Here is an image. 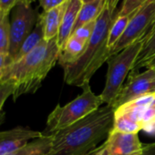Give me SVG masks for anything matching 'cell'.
Here are the masks:
<instances>
[{
  "mask_svg": "<svg viewBox=\"0 0 155 155\" xmlns=\"http://www.w3.org/2000/svg\"><path fill=\"white\" fill-rule=\"evenodd\" d=\"M114 109L106 105L52 134L47 155H85L107 139L113 129Z\"/></svg>",
  "mask_w": 155,
  "mask_h": 155,
  "instance_id": "cell-1",
  "label": "cell"
},
{
  "mask_svg": "<svg viewBox=\"0 0 155 155\" xmlns=\"http://www.w3.org/2000/svg\"><path fill=\"white\" fill-rule=\"evenodd\" d=\"M59 52L57 38L43 40L28 54L12 62L7 68L0 82L10 81L15 85L12 95L14 101L24 94L35 93L58 61Z\"/></svg>",
  "mask_w": 155,
  "mask_h": 155,
  "instance_id": "cell-2",
  "label": "cell"
},
{
  "mask_svg": "<svg viewBox=\"0 0 155 155\" xmlns=\"http://www.w3.org/2000/svg\"><path fill=\"white\" fill-rule=\"evenodd\" d=\"M117 16L104 8L96 21L94 31L83 55L76 63L63 68L64 81L67 84L81 87L85 82L90 81L95 72L110 58L109 32Z\"/></svg>",
  "mask_w": 155,
  "mask_h": 155,
  "instance_id": "cell-3",
  "label": "cell"
},
{
  "mask_svg": "<svg viewBox=\"0 0 155 155\" xmlns=\"http://www.w3.org/2000/svg\"><path fill=\"white\" fill-rule=\"evenodd\" d=\"M82 93L65 106L58 105L48 115L47 128L44 134H53L54 132L67 128L86 116L100 109L103 103L101 96H97L91 89L90 81L82 86Z\"/></svg>",
  "mask_w": 155,
  "mask_h": 155,
  "instance_id": "cell-4",
  "label": "cell"
},
{
  "mask_svg": "<svg viewBox=\"0 0 155 155\" xmlns=\"http://www.w3.org/2000/svg\"><path fill=\"white\" fill-rule=\"evenodd\" d=\"M152 30L145 38L134 42L118 54L111 56L107 60L108 71L106 85L100 95L103 103H107V105H111L113 103L117 95L123 87L126 76L131 71L140 51Z\"/></svg>",
  "mask_w": 155,
  "mask_h": 155,
  "instance_id": "cell-5",
  "label": "cell"
},
{
  "mask_svg": "<svg viewBox=\"0 0 155 155\" xmlns=\"http://www.w3.org/2000/svg\"><path fill=\"white\" fill-rule=\"evenodd\" d=\"M155 27V0H150L134 13L121 38L110 50V57L145 38Z\"/></svg>",
  "mask_w": 155,
  "mask_h": 155,
  "instance_id": "cell-6",
  "label": "cell"
},
{
  "mask_svg": "<svg viewBox=\"0 0 155 155\" xmlns=\"http://www.w3.org/2000/svg\"><path fill=\"white\" fill-rule=\"evenodd\" d=\"M39 15L31 6H17L10 18V46L8 56L11 63L17 56L21 45L35 28Z\"/></svg>",
  "mask_w": 155,
  "mask_h": 155,
  "instance_id": "cell-7",
  "label": "cell"
},
{
  "mask_svg": "<svg viewBox=\"0 0 155 155\" xmlns=\"http://www.w3.org/2000/svg\"><path fill=\"white\" fill-rule=\"evenodd\" d=\"M153 98L154 95H148L116 109L112 130L124 133H138L143 130V117Z\"/></svg>",
  "mask_w": 155,
  "mask_h": 155,
  "instance_id": "cell-8",
  "label": "cell"
},
{
  "mask_svg": "<svg viewBox=\"0 0 155 155\" xmlns=\"http://www.w3.org/2000/svg\"><path fill=\"white\" fill-rule=\"evenodd\" d=\"M154 89L155 68H147V70L142 73L130 75L129 81L123 85L110 106L115 110L119 107L128 102L136 101L148 95H152Z\"/></svg>",
  "mask_w": 155,
  "mask_h": 155,
  "instance_id": "cell-9",
  "label": "cell"
},
{
  "mask_svg": "<svg viewBox=\"0 0 155 155\" xmlns=\"http://www.w3.org/2000/svg\"><path fill=\"white\" fill-rule=\"evenodd\" d=\"M110 155H140L144 149L138 133L111 130L105 140Z\"/></svg>",
  "mask_w": 155,
  "mask_h": 155,
  "instance_id": "cell-10",
  "label": "cell"
},
{
  "mask_svg": "<svg viewBox=\"0 0 155 155\" xmlns=\"http://www.w3.org/2000/svg\"><path fill=\"white\" fill-rule=\"evenodd\" d=\"M43 135V132L22 126L0 131V155H7L27 145L29 140H36Z\"/></svg>",
  "mask_w": 155,
  "mask_h": 155,
  "instance_id": "cell-11",
  "label": "cell"
},
{
  "mask_svg": "<svg viewBox=\"0 0 155 155\" xmlns=\"http://www.w3.org/2000/svg\"><path fill=\"white\" fill-rule=\"evenodd\" d=\"M83 3L81 0H68L66 10L64 12L59 31L57 37L58 46L60 50L63 49V48L65 47L73 33L78 15H79Z\"/></svg>",
  "mask_w": 155,
  "mask_h": 155,
  "instance_id": "cell-12",
  "label": "cell"
},
{
  "mask_svg": "<svg viewBox=\"0 0 155 155\" xmlns=\"http://www.w3.org/2000/svg\"><path fill=\"white\" fill-rule=\"evenodd\" d=\"M66 7L67 3L49 11L43 12L42 14H40L39 19L43 26L44 40L49 41L51 39L57 38L64 16V12L66 10Z\"/></svg>",
  "mask_w": 155,
  "mask_h": 155,
  "instance_id": "cell-13",
  "label": "cell"
},
{
  "mask_svg": "<svg viewBox=\"0 0 155 155\" xmlns=\"http://www.w3.org/2000/svg\"><path fill=\"white\" fill-rule=\"evenodd\" d=\"M87 44V42L78 39L74 37H70L63 49L59 52L58 62L60 66L64 68L65 67L76 63L83 55Z\"/></svg>",
  "mask_w": 155,
  "mask_h": 155,
  "instance_id": "cell-14",
  "label": "cell"
},
{
  "mask_svg": "<svg viewBox=\"0 0 155 155\" xmlns=\"http://www.w3.org/2000/svg\"><path fill=\"white\" fill-rule=\"evenodd\" d=\"M104 8L105 0H95V1L83 4L80 10L79 15H78V18L74 26L73 32L90 22L96 21L98 18L101 16Z\"/></svg>",
  "mask_w": 155,
  "mask_h": 155,
  "instance_id": "cell-15",
  "label": "cell"
},
{
  "mask_svg": "<svg viewBox=\"0 0 155 155\" xmlns=\"http://www.w3.org/2000/svg\"><path fill=\"white\" fill-rule=\"evenodd\" d=\"M52 144V134H44L42 137L31 140L24 147L7 155H47Z\"/></svg>",
  "mask_w": 155,
  "mask_h": 155,
  "instance_id": "cell-16",
  "label": "cell"
},
{
  "mask_svg": "<svg viewBox=\"0 0 155 155\" xmlns=\"http://www.w3.org/2000/svg\"><path fill=\"white\" fill-rule=\"evenodd\" d=\"M43 40H44L43 26H42V23H41L40 19H38L35 28L29 34V36L25 39V41L21 45L17 56L15 57V58H14V60L12 62L17 61V60L20 59L21 58H23L24 56H26L27 54H28L35 48H37Z\"/></svg>",
  "mask_w": 155,
  "mask_h": 155,
  "instance_id": "cell-17",
  "label": "cell"
},
{
  "mask_svg": "<svg viewBox=\"0 0 155 155\" xmlns=\"http://www.w3.org/2000/svg\"><path fill=\"white\" fill-rule=\"evenodd\" d=\"M154 57H155V28L150 33V35L148 37L141 50L140 51L130 75L136 74V72L140 70V68L145 67L146 64Z\"/></svg>",
  "mask_w": 155,
  "mask_h": 155,
  "instance_id": "cell-18",
  "label": "cell"
},
{
  "mask_svg": "<svg viewBox=\"0 0 155 155\" xmlns=\"http://www.w3.org/2000/svg\"><path fill=\"white\" fill-rule=\"evenodd\" d=\"M132 15L130 16H123V17H118L113 21L110 32H109V39H108V46L110 50L114 47V45L119 41V39L123 35L124 31L126 30L129 22L131 18Z\"/></svg>",
  "mask_w": 155,
  "mask_h": 155,
  "instance_id": "cell-19",
  "label": "cell"
},
{
  "mask_svg": "<svg viewBox=\"0 0 155 155\" xmlns=\"http://www.w3.org/2000/svg\"><path fill=\"white\" fill-rule=\"evenodd\" d=\"M9 14H0V52L8 55L10 46V19Z\"/></svg>",
  "mask_w": 155,
  "mask_h": 155,
  "instance_id": "cell-20",
  "label": "cell"
},
{
  "mask_svg": "<svg viewBox=\"0 0 155 155\" xmlns=\"http://www.w3.org/2000/svg\"><path fill=\"white\" fill-rule=\"evenodd\" d=\"M149 1L150 0H124L117 16L123 17L133 15Z\"/></svg>",
  "mask_w": 155,
  "mask_h": 155,
  "instance_id": "cell-21",
  "label": "cell"
},
{
  "mask_svg": "<svg viewBox=\"0 0 155 155\" xmlns=\"http://www.w3.org/2000/svg\"><path fill=\"white\" fill-rule=\"evenodd\" d=\"M97 21V20H96ZM96 21H92V22H90L82 27H81L80 28H78L77 30H75L71 37H74L78 39H81L84 42H89L93 31H94V28H95V25H96Z\"/></svg>",
  "mask_w": 155,
  "mask_h": 155,
  "instance_id": "cell-22",
  "label": "cell"
},
{
  "mask_svg": "<svg viewBox=\"0 0 155 155\" xmlns=\"http://www.w3.org/2000/svg\"><path fill=\"white\" fill-rule=\"evenodd\" d=\"M15 89V85L10 81L1 82L0 84V113H1L2 108L6 102V101L13 95Z\"/></svg>",
  "mask_w": 155,
  "mask_h": 155,
  "instance_id": "cell-23",
  "label": "cell"
},
{
  "mask_svg": "<svg viewBox=\"0 0 155 155\" xmlns=\"http://www.w3.org/2000/svg\"><path fill=\"white\" fill-rule=\"evenodd\" d=\"M35 0H0V8L2 12L10 13L17 6L19 5H28L31 6V4Z\"/></svg>",
  "mask_w": 155,
  "mask_h": 155,
  "instance_id": "cell-24",
  "label": "cell"
},
{
  "mask_svg": "<svg viewBox=\"0 0 155 155\" xmlns=\"http://www.w3.org/2000/svg\"><path fill=\"white\" fill-rule=\"evenodd\" d=\"M153 95V101L146 110L143 117V130H147V128L155 124V94Z\"/></svg>",
  "mask_w": 155,
  "mask_h": 155,
  "instance_id": "cell-25",
  "label": "cell"
},
{
  "mask_svg": "<svg viewBox=\"0 0 155 155\" xmlns=\"http://www.w3.org/2000/svg\"><path fill=\"white\" fill-rule=\"evenodd\" d=\"M38 1L44 12H47L64 5L65 3H67L68 0H38Z\"/></svg>",
  "mask_w": 155,
  "mask_h": 155,
  "instance_id": "cell-26",
  "label": "cell"
},
{
  "mask_svg": "<svg viewBox=\"0 0 155 155\" xmlns=\"http://www.w3.org/2000/svg\"><path fill=\"white\" fill-rule=\"evenodd\" d=\"M11 64V59L8 55L0 52V81L7 69V68Z\"/></svg>",
  "mask_w": 155,
  "mask_h": 155,
  "instance_id": "cell-27",
  "label": "cell"
},
{
  "mask_svg": "<svg viewBox=\"0 0 155 155\" xmlns=\"http://www.w3.org/2000/svg\"><path fill=\"white\" fill-rule=\"evenodd\" d=\"M140 155H155V143L144 144V149Z\"/></svg>",
  "mask_w": 155,
  "mask_h": 155,
  "instance_id": "cell-28",
  "label": "cell"
},
{
  "mask_svg": "<svg viewBox=\"0 0 155 155\" xmlns=\"http://www.w3.org/2000/svg\"><path fill=\"white\" fill-rule=\"evenodd\" d=\"M119 1L120 0H105V8H107L112 14H114Z\"/></svg>",
  "mask_w": 155,
  "mask_h": 155,
  "instance_id": "cell-29",
  "label": "cell"
},
{
  "mask_svg": "<svg viewBox=\"0 0 155 155\" xmlns=\"http://www.w3.org/2000/svg\"><path fill=\"white\" fill-rule=\"evenodd\" d=\"M104 147H105V142H103V144H101V146L96 147L95 149L91 150V151H89V152H88L87 154H85V155H101V153L102 152Z\"/></svg>",
  "mask_w": 155,
  "mask_h": 155,
  "instance_id": "cell-30",
  "label": "cell"
},
{
  "mask_svg": "<svg viewBox=\"0 0 155 155\" xmlns=\"http://www.w3.org/2000/svg\"><path fill=\"white\" fill-rule=\"evenodd\" d=\"M145 68H155V57H154L152 59H150V60L146 64Z\"/></svg>",
  "mask_w": 155,
  "mask_h": 155,
  "instance_id": "cell-31",
  "label": "cell"
},
{
  "mask_svg": "<svg viewBox=\"0 0 155 155\" xmlns=\"http://www.w3.org/2000/svg\"><path fill=\"white\" fill-rule=\"evenodd\" d=\"M5 117H6V113L4 111H2L1 113H0V125H1L4 120H5Z\"/></svg>",
  "mask_w": 155,
  "mask_h": 155,
  "instance_id": "cell-32",
  "label": "cell"
},
{
  "mask_svg": "<svg viewBox=\"0 0 155 155\" xmlns=\"http://www.w3.org/2000/svg\"><path fill=\"white\" fill-rule=\"evenodd\" d=\"M105 142V141H104ZM101 155H110L109 151H108V149H107V145H106V142H105V147L102 150V152L101 153Z\"/></svg>",
  "mask_w": 155,
  "mask_h": 155,
  "instance_id": "cell-33",
  "label": "cell"
},
{
  "mask_svg": "<svg viewBox=\"0 0 155 155\" xmlns=\"http://www.w3.org/2000/svg\"><path fill=\"white\" fill-rule=\"evenodd\" d=\"M83 4H86V3H90V2H92V1H95V0H81Z\"/></svg>",
  "mask_w": 155,
  "mask_h": 155,
  "instance_id": "cell-34",
  "label": "cell"
},
{
  "mask_svg": "<svg viewBox=\"0 0 155 155\" xmlns=\"http://www.w3.org/2000/svg\"><path fill=\"white\" fill-rule=\"evenodd\" d=\"M1 12H2V11H1V8H0V14H1Z\"/></svg>",
  "mask_w": 155,
  "mask_h": 155,
  "instance_id": "cell-35",
  "label": "cell"
},
{
  "mask_svg": "<svg viewBox=\"0 0 155 155\" xmlns=\"http://www.w3.org/2000/svg\"><path fill=\"white\" fill-rule=\"evenodd\" d=\"M0 84H1V82H0Z\"/></svg>",
  "mask_w": 155,
  "mask_h": 155,
  "instance_id": "cell-36",
  "label": "cell"
}]
</instances>
